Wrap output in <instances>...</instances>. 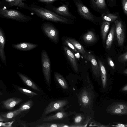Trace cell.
Listing matches in <instances>:
<instances>
[{
	"mask_svg": "<svg viewBox=\"0 0 127 127\" xmlns=\"http://www.w3.org/2000/svg\"><path fill=\"white\" fill-rule=\"evenodd\" d=\"M88 92L84 90L82 92L80 97V100L84 106L89 104L91 102V98Z\"/></svg>",
	"mask_w": 127,
	"mask_h": 127,
	"instance_id": "cell-25",
	"label": "cell"
},
{
	"mask_svg": "<svg viewBox=\"0 0 127 127\" xmlns=\"http://www.w3.org/2000/svg\"><path fill=\"white\" fill-rule=\"evenodd\" d=\"M110 23L103 21L101 27V34L102 39L105 42L107 33L109 31Z\"/></svg>",
	"mask_w": 127,
	"mask_h": 127,
	"instance_id": "cell-24",
	"label": "cell"
},
{
	"mask_svg": "<svg viewBox=\"0 0 127 127\" xmlns=\"http://www.w3.org/2000/svg\"><path fill=\"white\" fill-rule=\"evenodd\" d=\"M82 38L85 42L89 44L95 42L97 39L95 33L91 31H89L83 34Z\"/></svg>",
	"mask_w": 127,
	"mask_h": 127,
	"instance_id": "cell-18",
	"label": "cell"
},
{
	"mask_svg": "<svg viewBox=\"0 0 127 127\" xmlns=\"http://www.w3.org/2000/svg\"><path fill=\"white\" fill-rule=\"evenodd\" d=\"M23 101L22 99L17 97H13L2 101V107L8 110H11L16 105Z\"/></svg>",
	"mask_w": 127,
	"mask_h": 127,
	"instance_id": "cell-11",
	"label": "cell"
},
{
	"mask_svg": "<svg viewBox=\"0 0 127 127\" xmlns=\"http://www.w3.org/2000/svg\"><path fill=\"white\" fill-rule=\"evenodd\" d=\"M115 31V26L113 25L111 28L106 41V48L107 49H110L111 47L114 38Z\"/></svg>",
	"mask_w": 127,
	"mask_h": 127,
	"instance_id": "cell-22",
	"label": "cell"
},
{
	"mask_svg": "<svg viewBox=\"0 0 127 127\" xmlns=\"http://www.w3.org/2000/svg\"><path fill=\"white\" fill-rule=\"evenodd\" d=\"M122 90L124 91H127V85H126L122 89Z\"/></svg>",
	"mask_w": 127,
	"mask_h": 127,
	"instance_id": "cell-39",
	"label": "cell"
},
{
	"mask_svg": "<svg viewBox=\"0 0 127 127\" xmlns=\"http://www.w3.org/2000/svg\"><path fill=\"white\" fill-rule=\"evenodd\" d=\"M24 0H5L11 5L17 6L19 7L27 9L28 6L23 2Z\"/></svg>",
	"mask_w": 127,
	"mask_h": 127,
	"instance_id": "cell-26",
	"label": "cell"
},
{
	"mask_svg": "<svg viewBox=\"0 0 127 127\" xmlns=\"http://www.w3.org/2000/svg\"><path fill=\"white\" fill-rule=\"evenodd\" d=\"M91 7L95 10L101 14L108 12L105 0H90Z\"/></svg>",
	"mask_w": 127,
	"mask_h": 127,
	"instance_id": "cell-9",
	"label": "cell"
},
{
	"mask_svg": "<svg viewBox=\"0 0 127 127\" xmlns=\"http://www.w3.org/2000/svg\"><path fill=\"white\" fill-rule=\"evenodd\" d=\"M54 76L56 80L64 89H67L68 87L67 83L63 76L59 73L54 72Z\"/></svg>",
	"mask_w": 127,
	"mask_h": 127,
	"instance_id": "cell-21",
	"label": "cell"
},
{
	"mask_svg": "<svg viewBox=\"0 0 127 127\" xmlns=\"http://www.w3.org/2000/svg\"><path fill=\"white\" fill-rule=\"evenodd\" d=\"M69 115L68 112L65 111H59L56 114L46 117L43 119V122H49L56 120H62L66 118Z\"/></svg>",
	"mask_w": 127,
	"mask_h": 127,
	"instance_id": "cell-14",
	"label": "cell"
},
{
	"mask_svg": "<svg viewBox=\"0 0 127 127\" xmlns=\"http://www.w3.org/2000/svg\"><path fill=\"white\" fill-rule=\"evenodd\" d=\"M117 14L108 12L103 13L101 14V19L103 21L108 22L110 23L114 22L118 18Z\"/></svg>",
	"mask_w": 127,
	"mask_h": 127,
	"instance_id": "cell-17",
	"label": "cell"
},
{
	"mask_svg": "<svg viewBox=\"0 0 127 127\" xmlns=\"http://www.w3.org/2000/svg\"><path fill=\"white\" fill-rule=\"evenodd\" d=\"M108 110L111 113L117 115H125L127 113V111L123 110L113 105L109 108Z\"/></svg>",
	"mask_w": 127,
	"mask_h": 127,
	"instance_id": "cell-27",
	"label": "cell"
},
{
	"mask_svg": "<svg viewBox=\"0 0 127 127\" xmlns=\"http://www.w3.org/2000/svg\"><path fill=\"white\" fill-rule=\"evenodd\" d=\"M41 28L46 36L53 42L56 44L58 42V32L53 24L50 22H45L42 24Z\"/></svg>",
	"mask_w": 127,
	"mask_h": 127,
	"instance_id": "cell-6",
	"label": "cell"
},
{
	"mask_svg": "<svg viewBox=\"0 0 127 127\" xmlns=\"http://www.w3.org/2000/svg\"><path fill=\"white\" fill-rule=\"evenodd\" d=\"M12 46L18 49L23 51H28L35 48L38 46V45L28 42H23L19 44H14Z\"/></svg>",
	"mask_w": 127,
	"mask_h": 127,
	"instance_id": "cell-16",
	"label": "cell"
},
{
	"mask_svg": "<svg viewBox=\"0 0 127 127\" xmlns=\"http://www.w3.org/2000/svg\"><path fill=\"white\" fill-rule=\"evenodd\" d=\"M16 118L14 110L5 112H0V121H6L14 119Z\"/></svg>",
	"mask_w": 127,
	"mask_h": 127,
	"instance_id": "cell-19",
	"label": "cell"
},
{
	"mask_svg": "<svg viewBox=\"0 0 127 127\" xmlns=\"http://www.w3.org/2000/svg\"><path fill=\"white\" fill-rule=\"evenodd\" d=\"M62 40L63 43L67 47H69L72 50L75 52H78L75 49L73 45L70 42L68 38L65 37H63L62 38Z\"/></svg>",
	"mask_w": 127,
	"mask_h": 127,
	"instance_id": "cell-30",
	"label": "cell"
},
{
	"mask_svg": "<svg viewBox=\"0 0 127 127\" xmlns=\"http://www.w3.org/2000/svg\"><path fill=\"white\" fill-rule=\"evenodd\" d=\"M123 10L125 14L127 15V0H122Z\"/></svg>",
	"mask_w": 127,
	"mask_h": 127,
	"instance_id": "cell-33",
	"label": "cell"
},
{
	"mask_svg": "<svg viewBox=\"0 0 127 127\" xmlns=\"http://www.w3.org/2000/svg\"><path fill=\"white\" fill-rule=\"evenodd\" d=\"M103 88H105L106 86L107 77L106 75H103L100 74Z\"/></svg>",
	"mask_w": 127,
	"mask_h": 127,
	"instance_id": "cell-34",
	"label": "cell"
},
{
	"mask_svg": "<svg viewBox=\"0 0 127 127\" xmlns=\"http://www.w3.org/2000/svg\"><path fill=\"white\" fill-rule=\"evenodd\" d=\"M82 120V117L80 115L76 116L74 119V124H77L80 123Z\"/></svg>",
	"mask_w": 127,
	"mask_h": 127,
	"instance_id": "cell-35",
	"label": "cell"
},
{
	"mask_svg": "<svg viewBox=\"0 0 127 127\" xmlns=\"http://www.w3.org/2000/svg\"><path fill=\"white\" fill-rule=\"evenodd\" d=\"M78 12L80 16L82 18L94 22L99 18L93 14L80 0H73Z\"/></svg>",
	"mask_w": 127,
	"mask_h": 127,
	"instance_id": "cell-5",
	"label": "cell"
},
{
	"mask_svg": "<svg viewBox=\"0 0 127 127\" xmlns=\"http://www.w3.org/2000/svg\"><path fill=\"white\" fill-rule=\"evenodd\" d=\"M115 126L118 127H125L124 125L120 124H118Z\"/></svg>",
	"mask_w": 127,
	"mask_h": 127,
	"instance_id": "cell-38",
	"label": "cell"
},
{
	"mask_svg": "<svg viewBox=\"0 0 127 127\" xmlns=\"http://www.w3.org/2000/svg\"><path fill=\"white\" fill-rule=\"evenodd\" d=\"M27 9L41 18L51 22L66 25L72 24L74 22L73 20L62 17L47 8L33 3L28 6Z\"/></svg>",
	"mask_w": 127,
	"mask_h": 127,
	"instance_id": "cell-1",
	"label": "cell"
},
{
	"mask_svg": "<svg viewBox=\"0 0 127 127\" xmlns=\"http://www.w3.org/2000/svg\"><path fill=\"white\" fill-rule=\"evenodd\" d=\"M113 105L123 110L127 111V104L121 102H117L114 103Z\"/></svg>",
	"mask_w": 127,
	"mask_h": 127,
	"instance_id": "cell-31",
	"label": "cell"
},
{
	"mask_svg": "<svg viewBox=\"0 0 127 127\" xmlns=\"http://www.w3.org/2000/svg\"><path fill=\"white\" fill-rule=\"evenodd\" d=\"M119 62L120 63H125L127 61V52L120 55L118 58Z\"/></svg>",
	"mask_w": 127,
	"mask_h": 127,
	"instance_id": "cell-32",
	"label": "cell"
},
{
	"mask_svg": "<svg viewBox=\"0 0 127 127\" xmlns=\"http://www.w3.org/2000/svg\"><path fill=\"white\" fill-rule=\"evenodd\" d=\"M17 88L19 92L27 96L29 98H32L38 95L36 93L22 87L17 86Z\"/></svg>",
	"mask_w": 127,
	"mask_h": 127,
	"instance_id": "cell-28",
	"label": "cell"
},
{
	"mask_svg": "<svg viewBox=\"0 0 127 127\" xmlns=\"http://www.w3.org/2000/svg\"><path fill=\"white\" fill-rule=\"evenodd\" d=\"M107 61L109 65L113 69H114L115 65L111 58L109 57H108L107 58Z\"/></svg>",
	"mask_w": 127,
	"mask_h": 127,
	"instance_id": "cell-36",
	"label": "cell"
},
{
	"mask_svg": "<svg viewBox=\"0 0 127 127\" xmlns=\"http://www.w3.org/2000/svg\"><path fill=\"white\" fill-rule=\"evenodd\" d=\"M41 59L44 76L46 83L50 85L51 74L50 62L47 52L44 50L42 51Z\"/></svg>",
	"mask_w": 127,
	"mask_h": 127,
	"instance_id": "cell-7",
	"label": "cell"
},
{
	"mask_svg": "<svg viewBox=\"0 0 127 127\" xmlns=\"http://www.w3.org/2000/svg\"><path fill=\"white\" fill-rule=\"evenodd\" d=\"M5 40L4 34L0 29V57L2 61L5 60V57L4 52V46Z\"/></svg>",
	"mask_w": 127,
	"mask_h": 127,
	"instance_id": "cell-23",
	"label": "cell"
},
{
	"mask_svg": "<svg viewBox=\"0 0 127 127\" xmlns=\"http://www.w3.org/2000/svg\"><path fill=\"white\" fill-rule=\"evenodd\" d=\"M114 22L118 45L122 46L124 44L125 38L124 26L121 20H117Z\"/></svg>",
	"mask_w": 127,
	"mask_h": 127,
	"instance_id": "cell-8",
	"label": "cell"
},
{
	"mask_svg": "<svg viewBox=\"0 0 127 127\" xmlns=\"http://www.w3.org/2000/svg\"><path fill=\"white\" fill-rule=\"evenodd\" d=\"M22 81L26 85L33 89L38 91L40 90L37 85L31 79L25 75L20 72H17Z\"/></svg>",
	"mask_w": 127,
	"mask_h": 127,
	"instance_id": "cell-15",
	"label": "cell"
},
{
	"mask_svg": "<svg viewBox=\"0 0 127 127\" xmlns=\"http://www.w3.org/2000/svg\"><path fill=\"white\" fill-rule=\"evenodd\" d=\"M84 58L91 62L94 74L96 77H99L100 75V70L95 56L92 54L88 53Z\"/></svg>",
	"mask_w": 127,
	"mask_h": 127,
	"instance_id": "cell-12",
	"label": "cell"
},
{
	"mask_svg": "<svg viewBox=\"0 0 127 127\" xmlns=\"http://www.w3.org/2000/svg\"><path fill=\"white\" fill-rule=\"evenodd\" d=\"M68 4L62 3L61 5L56 7L49 3L45 4L46 8L62 17L66 18L73 20L76 18L69 11Z\"/></svg>",
	"mask_w": 127,
	"mask_h": 127,
	"instance_id": "cell-3",
	"label": "cell"
},
{
	"mask_svg": "<svg viewBox=\"0 0 127 127\" xmlns=\"http://www.w3.org/2000/svg\"><path fill=\"white\" fill-rule=\"evenodd\" d=\"M124 73L126 74H127V69H126L124 70L123 71Z\"/></svg>",
	"mask_w": 127,
	"mask_h": 127,
	"instance_id": "cell-40",
	"label": "cell"
},
{
	"mask_svg": "<svg viewBox=\"0 0 127 127\" xmlns=\"http://www.w3.org/2000/svg\"><path fill=\"white\" fill-rule=\"evenodd\" d=\"M63 48L67 58L72 67L75 71L77 72L78 70V64L74 54L67 46H64Z\"/></svg>",
	"mask_w": 127,
	"mask_h": 127,
	"instance_id": "cell-13",
	"label": "cell"
},
{
	"mask_svg": "<svg viewBox=\"0 0 127 127\" xmlns=\"http://www.w3.org/2000/svg\"><path fill=\"white\" fill-rule=\"evenodd\" d=\"M66 0H37V1L38 2L49 3H52L54 1L57 0H61L64 1Z\"/></svg>",
	"mask_w": 127,
	"mask_h": 127,
	"instance_id": "cell-37",
	"label": "cell"
},
{
	"mask_svg": "<svg viewBox=\"0 0 127 127\" xmlns=\"http://www.w3.org/2000/svg\"><path fill=\"white\" fill-rule=\"evenodd\" d=\"M67 125L63 123H44L35 126L36 127H66Z\"/></svg>",
	"mask_w": 127,
	"mask_h": 127,
	"instance_id": "cell-29",
	"label": "cell"
},
{
	"mask_svg": "<svg viewBox=\"0 0 127 127\" xmlns=\"http://www.w3.org/2000/svg\"><path fill=\"white\" fill-rule=\"evenodd\" d=\"M33 104V101L30 99L22 104L18 109L14 110L16 117H20L28 112Z\"/></svg>",
	"mask_w": 127,
	"mask_h": 127,
	"instance_id": "cell-10",
	"label": "cell"
},
{
	"mask_svg": "<svg viewBox=\"0 0 127 127\" xmlns=\"http://www.w3.org/2000/svg\"><path fill=\"white\" fill-rule=\"evenodd\" d=\"M0 14L5 17L22 22H27L32 19L30 16L13 10H9L0 8Z\"/></svg>",
	"mask_w": 127,
	"mask_h": 127,
	"instance_id": "cell-4",
	"label": "cell"
},
{
	"mask_svg": "<svg viewBox=\"0 0 127 127\" xmlns=\"http://www.w3.org/2000/svg\"><path fill=\"white\" fill-rule=\"evenodd\" d=\"M68 38L77 51L82 54L84 58L88 54L83 46L78 41L72 38L68 37Z\"/></svg>",
	"mask_w": 127,
	"mask_h": 127,
	"instance_id": "cell-20",
	"label": "cell"
},
{
	"mask_svg": "<svg viewBox=\"0 0 127 127\" xmlns=\"http://www.w3.org/2000/svg\"><path fill=\"white\" fill-rule=\"evenodd\" d=\"M3 95V94L0 92V95Z\"/></svg>",
	"mask_w": 127,
	"mask_h": 127,
	"instance_id": "cell-41",
	"label": "cell"
},
{
	"mask_svg": "<svg viewBox=\"0 0 127 127\" xmlns=\"http://www.w3.org/2000/svg\"><path fill=\"white\" fill-rule=\"evenodd\" d=\"M69 103L66 99L57 100L51 102L46 107L42 114L44 117L47 115L56 111H65L67 108H64Z\"/></svg>",
	"mask_w": 127,
	"mask_h": 127,
	"instance_id": "cell-2",
	"label": "cell"
}]
</instances>
